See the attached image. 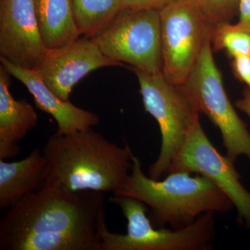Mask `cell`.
<instances>
[{"mask_svg":"<svg viewBox=\"0 0 250 250\" xmlns=\"http://www.w3.org/2000/svg\"><path fill=\"white\" fill-rule=\"evenodd\" d=\"M177 172H193L210 179L228 195L240 219L250 228V192L241 184L234 161L213 147L202 129L199 116L192 123L166 174Z\"/></svg>","mask_w":250,"mask_h":250,"instance_id":"obj_9","label":"cell"},{"mask_svg":"<svg viewBox=\"0 0 250 250\" xmlns=\"http://www.w3.org/2000/svg\"><path fill=\"white\" fill-rule=\"evenodd\" d=\"M124 9H154L159 11L173 0H121Z\"/></svg>","mask_w":250,"mask_h":250,"instance_id":"obj_19","label":"cell"},{"mask_svg":"<svg viewBox=\"0 0 250 250\" xmlns=\"http://www.w3.org/2000/svg\"><path fill=\"white\" fill-rule=\"evenodd\" d=\"M105 56L134 70L162 73L160 17L158 10L123 9L91 39Z\"/></svg>","mask_w":250,"mask_h":250,"instance_id":"obj_8","label":"cell"},{"mask_svg":"<svg viewBox=\"0 0 250 250\" xmlns=\"http://www.w3.org/2000/svg\"><path fill=\"white\" fill-rule=\"evenodd\" d=\"M74 20L80 36L93 39L123 11L121 0H71Z\"/></svg>","mask_w":250,"mask_h":250,"instance_id":"obj_16","label":"cell"},{"mask_svg":"<svg viewBox=\"0 0 250 250\" xmlns=\"http://www.w3.org/2000/svg\"><path fill=\"white\" fill-rule=\"evenodd\" d=\"M33 0L0 1V58L36 70L47 52Z\"/></svg>","mask_w":250,"mask_h":250,"instance_id":"obj_11","label":"cell"},{"mask_svg":"<svg viewBox=\"0 0 250 250\" xmlns=\"http://www.w3.org/2000/svg\"><path fill=\"white\" fill-rule=\"evenodd\" d=\"M231 68L235 76L250 88V57L232 59Z\"/></svg>","mask_w":250,"mask_h":250,"instance_id":"obj_20","label":"cell"},{"mask_svg":"<svg viewBox=\"0 0 250 250\" xmlns=\"http://www.w3.org/2000/svg\"><path fill=\"white\" fill-rule=\"evenodd\" d=\"M46 161L35 149L14 162L0 159V208H7L38 190L45 180Z\"/></svg>","mask_w":250,"mask_h":250,"instance_id":"obj_14","label":"cell"},{"mask_svg":"<svg viewBox=\"0 0 250 250\" xmlns=\"http://www.w3.org/2000/svg\"><path fill=\"white\" fill-rule=\"evenodd\" d=\"M210 41L213 51L225 50L231 59L250 57V34L231 23L214 26Z\"/></svg>","mask_w":250,"mask_h":250,"instance_id":"obj_17","label":"cell"},{"mask_svg":"<svg viewBox=\"0 0 250 250\" xmlns=\"http://www.w3.org/2000/svg\"><path fill=\"white\" fill-rule=\"evenodd\" d=\"M238 12L239 21L235 27L250 34V0H240Z\"/></svg>","mask_w":250,"mask_h":250,"instance_id":"obj_21","label":"cell"},{"mask_svg":"<svg viewBox=\"0 0 250 250\" xmlns=\"http://www.w3.org/2000/svg\"><path fill=\"white\" fill-rule=\"evenodd\" d=\"M46 161L45 183L71 191L118 193L132 166L133 154L108 141L93 127L70 134L56 132L42 150Z\"/></svg>","mask_w":250,"mask_h":250,"instance_id":"obj_2","label":"cell"},{"mask_svg":"<svg viewBox=\"0 0 250 250\" xmlns=\"http://www.w3.org/2000/svg\"><path fill=\"white\" fill-rule=\"evenodd\" d=\"M154 180L144 173L139 158L133 154L132 166L118 195L132 197L147 205L152 222L180 229L208 212L225 213L233 207L228 195L213 182L187 172L167 174Z\"/></svg>","mask_w":250,"mask_h":250,"instance_id":"obj_3","label":"cell"},{"mask_svg":"<svg viewBox=\"0 0 250 250\" xmlns=\"http://www.w3.org/2000/svg\"><path fill=\"white\" fill-rule=\"evenodd\" d=\"M159 13L162 74L172 84L182 86L211 36L213 26L192 0H173Z\"/></svg>","mask_w":250,"mask_h":250,"instance_id":"obj_7","label":"cell"},{"mask_svg":"<svg viewBox=\"0 0 250 250\" xmlns=\"http://www.w3.org/2000/svg\"><path fill=\"white\" fill-rule=\"evenodd\" d=\"M123 66L106 57L91 39L83 36L58 48L47 49L36 69L46 85L64 101L72 88L90 72L104 67Z\"/></svg>","mask_w":250,"mask_h":250,"instance_id":"obj_10","label":"cell"},{"mask_svg":"<svg viewBox=\"0 0 250 250\" xmlns=\"http://www.w3.org/2000/svg\"><path fill=\"white\" fill-rule=\"evenodd\" d=\"M33 2L41 36L47 49L58 48L80 37L71 0H33Z\"/></svg>","mask_w":250,"mask_h":250,"instance_id":"obj_15","label":"cell"},{"mask_svg":"<svg viewBox=\"0 0 250 250\" xmlns=\"http://www.w3.org/2000/svg\"><path fill=\"white\" fill-rule=\"evenodd\" d=\"M211 36L206 41L195 66L181 89L221 132L228 156L250 160V133L238 116L224 88L221 72L215 64Z\"/></svg>","mask_w":250,"mask_h":250,"instance_id":"obj_5","label":"cell"},{"mask_svg":"<svg viewBox=\"0 0 250 250\" xmlns=\"http://www.w3.org/2000/svg\"><path fill=\"white\" fill-rule=\"evenodd\" d=\"M104 192L45 183L9 207L0 222V250H100Z\"/></svg>","mask_w":250,"mask_h":250,"instance_id":"obj_1","label":"cell"},{"mask_svg":"<svg viewBox=\"0 0 250 250\" xmlns=\"http://www.w3.org/2000/svg\"><path fill=\"white\" fill-rule=\"evenodd\" d=\"M1 65L11 76L17 79L34 97L37 107L53 117L57 122V133L70 134L94 127L100 123V117L93 112L87 111L64 101L55 95L44 83L35 70L23 68L0 58Z\"/></svg>","mask_w":250,"mask_h":250,"instance_id":"obj_12","label":"cell"},{"mask_svg":"<svg viewBox=\"0 0 250 250\" xmlns=\"http://www.w3.org/2000/svg\"><path fill=\"white\" fill-rule=\"evenodd\" d=\"M111 200L127 220V232H111L104 224L100 229V250H206L215 236L213 212L205 213L191 225L173 231L154 228L146 215V205L139 200L118 194H114Z\"/></svg>","mask_w":250,"mask_h":250,"instance_id":"obj_4","label":"cell"},{"mask_svg":"<svg viewBox=\"0 0 250 250\" xmlns=\"http://www.w3.org/2000/svg\"><path fill=\"white\" fill-rule=\"evenodd\" d=\"M240 0H192L211 25L230 23L238 11Z\"/></svg>","mask_w":250,"mask_h":250,"instance_id":"obj_18","label":"cell"},{"mask_svg":"<svg viewBox=\"0 0 250 250\" xmlns=\"http://www.w3.org/2000/svg\"><path fill=\"white\" fill-rule=\"evenodd\" d=\"M236 107L244 112L250 118V88H246L242 94V98L235 103Z\"/></svg>","mask_w":250,"mask_h":250,"instance_id":"obj_22","label":"cell"},{"mask_svg":"<svg viewBox=\"0 0 250 250\" xmlns=\"http://www.w3.org/2000/svg\"><path fill=\"white\" fill-rule=\"evenodd\" d=\"M133 70L139 80L145 110L155 118L160 128V153L149 170V177L159 180L167 174L200 113L180 87L170 83L162 73Z\"/></svg>","mask_w":250,"mask_h":250,"instance_id":"obj_6","label":"cell"},{"mask_svg":"<svg viewBox=\"0 0 250 250\" xmlns=\"http://www.w3.org/2000/svg\"><path fill=\"white\" fill-rule=\"evenodd\" d=\"M10 74L0 66V159L19 154L18 143L37 126V113L26 100H16L10 92Z\"/></svg>","mask_w":250,"mask_h":250,"instance_id":"obj_13","label":"cell"}]
</instances>
